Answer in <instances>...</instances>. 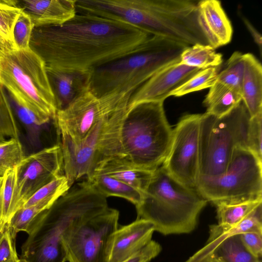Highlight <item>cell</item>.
Returning a JSON list of instances; mask_svg holds the SVG:
<instances>
[{
    "label": "cell",
    "instance_id": "obj_11",
    "mask_svg": "<svg viewBox=\"0 0 262 262\" xmlns=\"http://www.w3.org/2000/svg\"><path fill=\"white\" fill-rule=\"evenodd\" d=\"M133 93L115 91L98 96L88 84L68 106L56 112L54 119L58 135L74 143L80 142L101 119L129 104Z\"/></svg>",
    "mask_w": 262,
    "mask_h": 262
},
{
    "label": "cell",
    "instance_id": "obj_42",
    "mask_svg": "<svg viewBox=\"0 0 262 262\" xmlns=\"http://www.w3.org/2000/svg\"><path fill=\"white\" fill-rule=\"evenodd\" d=\"M3 185V177L0 178V219H2V189Z\"/></svg>",
    "mask_w": 262,
    "mask_h": 262
},
{
    "label": "cell",
    "instance_id": "obj_5",
    "mask_svg": "<svg viewBox=\"0 0 262 262\" xmlns=\"http://www.w3.org/2000/svg\"><path fill=\"white\" fill-rule=\"evenodd\" d=\"M172 136L164 101L138 104L128 110L122 122L119 158L136 168L154 171L162 165Z\"/></svg>",
    "mask_w": 262,
    "mask_h": 262
},
{
    "label": "cell",
    "instance_id": "obj_22",
    "mask_svg": "<svg viewBox=\"0 0 262 262\" xmlns=\"http://www.w3.org/2000/svg\"><path fill=\"white\" fill-rule=\"evenodd\" d=\"M47 73L57 111L68 106L88 85L89 74L57 71Z\"/></svg>",
    "mask_w": 262,
    "mask_h": 262
},
{
    "label": "cell",
    "instance_id": "obj_40",
    "mask_svg": "<svg viewBox=\"0 0 262 262\" xmlns=\"http://www.w3.org/2000/svg\"><path fill=\"white\" fill-rule=\"evenodd\" d=\"M161 250L160 245L151 240L142 249L122 262H149L156 257Z\"/></svg>",
    "mask_w": 262,
    "mask_h": 262
},
{
    "label": "cell",
    "instance_id": "obj_37",
    "mask_svg": "<svg viewBox=\"0 0 262 262\" xmlns=\"http://www.w3.org/2000/svg\"><path fill=\"white\" fill-rule=\"evenodd\" d=\"M16 233L5 223L0 231V262H18L15 247Z\"/></svg>",
    "mask_w": 262,
    "mask_h": 262
},
{
    "label": "cell",
    "instance_id": "obj_33",
    "mask_svg": "<svg viewBox=\"0 0 262 262\" xmlns=\"http://www.w3.org/2000/svg\"><path fill=\"white\" fill-rule=\"evenodd\" d=\"M218 73L217 68L200 70L186 82L172 92L169 96L180 97L210 88L216 82Z\"/></svg>",
    "mask_w": 262,
    "mask_h": 262
},
{
    "label": "cell",
    "instance_id": "obj_7",
    "mask_svg": "<svg viewBox=\"0 0 262 262\" xmlns=\"http://www.w3.org/2000/svg\"><path fill=\"white\" fill-rule=\"evenodd\" d=\"M0 83L9 94L37 115L54 119L57 110L45 63L30 48L3 53Z\"/></svg>",
    "mask_w": 262,
    "mask_h": 262
},
{
    "label": "cell",
    "instance_id": "obj_1",
    "mask_svg": "<svg viewBox=\"0 0 262 262\" xmlns=\"http://www.w3.org/2000/svg\"><path fill=\"white\" fill-rule=\"evenodd\" d=\"M151 36L121 20L77 12L61 25L34 28L29 47L47 71L90 74L138 51Z\"/></svg>",
    "mask_w": 262,
    "mask_h": 262
},
{
    "label": "cell",
    "instance_id": "obj_34",
    "mask_svg": "<svg viewBox=\"0 0 262 262\" xmlns=\"http://www.w3.org/2000/svg\"><path fill=\"white\" fill-rule=\"evenodd\" d=\"M25 157L18 139L10 138L0 142V178L4 177L7 171L17 167Z\"/></svg>",
    "mask_w": 262,
    "mask_h": 262
},
{
    "label": "cell",
    "instance_id": "obj_26",
    "mask_svg": "<svg viewBox=\"0 0 262 262\" xmlns=\"http://www.w3.org/2000/svg\"><path fill=\"white\" fill-rule=\"evenodd\" d=\"M180 63L200 70L217 68L223 62L222 55L209 45L195 44L187 47L182 53Z\"/></svg>",
    "mask_w": 262,
    "mask_h": 262
},
{
    "label": "cell",
    "instance_id": "obj_27",
    "mask_svg": "<svg viewBox=\"0 0 262 262\" xmlns=\"http://www.w3.org/2000/svg\"><path fill=\"white\" fill-rule=\"evenodd\" d=\"M54 203L45 201L27 207L20 208L8 222L10 227L16 234L19 231H25L30 234L43 212Z\"/></svg>",
    "mask_w": 262,
    "mask_h": 262
},
{
    "label": "cell",
    "instance_id": "obj_38",
    "mask_svg": "<svg viewBox=\"0 0 262 262\" xmlns=\"http://www.w3.org/2000/svg\"><path fill=\"white\" fill-rule=\"evenodd\" d=\"M247 147L262 161V112L250 117L247 131Z\"/></svg>",
    "mask_w": 262,
    "mask_h": 262
},
{
    "label": "cell",
    "instance_id": "obj_18",
    "mask_svg": "<svg viewBox=\"0 0 262 262\" xmlns=\"http://www.w3.org/2000/svg\"><path fill=\"white\" fill-rule=\"evenodd\" d=\"M76 0H21L19 5L34 28L58 26L76 14Z\"/></svg>",
    "mask_w": 262,
    "mask_h": 262
},
{
    "label": "cell",
    "instance_id": "obj_15",
    "mask_svg": "<svg viewBox=\"0 0 262 262\" xmlns=\"http://www.w3.org/2000/svg\"><path fill=\"white\" fill-rule=\"evenodd\" d=\"M200 70L180 61L165 67L132 93L128 109L142 102L164 101L172 92Z\"/></svg>",
    "mask_w": 262,
    "mask_h": 262
},
{
    "label": "cell",
    "instance_id": "obj_25",
    "mask_svg": "<svg viewBox=\"0 0 262 262\" xmlns=\"http://www.w3.org/2000/svg\"><path fill=\"white\" fill-rule=\"evenodd\" d=\"M210 255L218 262H261L260 258L255 257L247 250L242 242L240 234L223 240L214 247L208 256Z\"/></svg>",
    "mask_w": 262,
    "mask_h": 262
},
{
    "label": "cell",
    "instance_id": "obj_39",
    "mask_svg": "<svg viewBox=\"0 0 262 262\" xmlns=\"http://www.w3.org/2000/svg\"><path fill=\"white\" fill-rule=\"evenodd\" d=\"M243 244L253 256L261 258L262 256V233L250 231L240 234Z\"/></svg>",
    "mask_w": 262,
    "mask_h": 262
},
{
    "label": "cell",
    "instance_id": "obj_29",
    "mask_svg": "<svg viewBox=\"0 0 262 262\" xmlns=\"http://www.w3.org/2000/svg\"><path fill=\"white\" fill-rule=\"evenodd\" d=\"M22 11L17 0H0V40L10 50L15 49L13 29Z\"/></svg>",
    "mask_w": 262,
    "mask_h": 262
},
{
    "label": "cell",
    "instance_id": "obj_47",
    "mask_svg": "<svg viewBox=\"0 0 262 262\" xmlns=\"http://www.w3.org/2000/svg\"><path fill=\"white\" fill-rule=\"evenodd\" d=\"M18 262H27L25 260L20 258Z\"/></svg>",
    "mask_w": 262,
    "mask_h": 262
},
{
    "label": "cell",
    "instance_id": "obj_16",
    "mask_svg": "<svg viewBox=\"0 0 262 262\" xmlns=\"http://www.w3.org/2000/svg\"><path fill=\"white\" fill-rule=\"evenodd\" d=\"M155 227L149 221L137 219L115 232L108 262H122L144 247L151 241Z\"/></svg>",
    "mask_w": 262,
    "mask_h": 262
},
{
    "label": "cell",
    "instance_id": "obj_41",
    "mask_svg": "<svg viewBox=\"0 0 262 262\" xmlns=\"http://www.w3.org/2000/svg\"><path fill=\"white\" fill-rule=\"evenodd\" d=\"M242 18L244 25L252 37L254 42L257 46L261 56L262 52V37L261 34L257 31L246 17L244 16H242Z\"/></svg>",
    "mask_w": 262,
    "mask_h": 262
},
{
    "label": "cell",
    "instance_id": "obj_14",
    "mask_svg": "<svg viewBox=\"0 0 262 262\" xmlns=\"http://www.w3.org/2000/svg\"><path fill=\"white\" fill-rule=\"evenodd\" d=\"M16 171L22 207L38 189L56 178L64 175L60 146L57 144L25 157L16 168Z\"/></svg>",
    "mask_w": 262,
    "mask_h": 262
},
{
    "label": "cell",
    "instance_id": "obj_2",
    "mask_svg": "<svg viewBox=\"0 0 262 262\" xmlns=\"http://www.w3.org/2000/svg\"><path fill=\"white\" fill-rule=\"evenodd\" d=\"M108 208L87 180L77 183L42 214L21 247L27 262H66L63 239L74 228Z\"/></svg>",
    "mask_w": 262,
    "mask_h": 262
},
{
    "label": "cell",
    "instance_id": "obj_13",
    "mask_svg": "<svg viewBox=\"0 0 262 262\" xmlns=\"http://www.w3.org/2000/svg\"><path fill=\"white\" fill-rule=\"evenodd\" d=\"M201 114H187L180 119L172 129L170 148L161 165L173 179L193 189L199 177Z\"/></svg>",
    "mask_w": 262,
    "mask_h": 262
},
{
    "label": "cell",
    "instance_id": "obj_6",
    "mask_svg": "<svg viewBox=\"0 0 262 262\" xmlns=\"http://www.w3.org/2000/svg\"><path fill=\"white\" fill-rule=\"evenodd\" d=\"M188 47L152 35L138 51L92 71L88 78L89 88L98 96L115 91L134 92L162 68L179 62Z\"/></svg>",
    "mask_w": 262,
    "mask_h": 262
},
{
    "label": "cell",
    "instance_id": "obj_32",
    "mask_svg": "<svg viewBox=\"0 0 262 262\" xmlns=\"http://www.w3.org/2000/svg\"><path fill=\"white\" fill-rule=\"evenodd\" d=\"M71 187L64 175L59 176L35 192L25 202L21 208L31 206L41 202H55Z\"/></svg>",
    "mask_w": 262,
    "mask_h": 262
},
{
    "label": "cell",
    "instance_id": "obj_36",
    "mask_svg": "<svg viewBox=\"0 0 262 262\" xmlns=\"http://www.w3.org/2000/svg\"><path fill=\"white\" fill-rule=\"evenodd\" d=\"M34 28L29 16L22 11L13 29V42L16 50H25L30 48V41Z\"/></svg>",
    "mask_w": 262,
    "mask_h": 262
},
{
    "label": "cell",
    "instance_id": "obj_12",
    "mask_svg": "<svg viewBox=\"0 0 262 262\" xmlns=\"http://www.w3.org/2000/svg\"><path fill=\"white\" fill-rule=\"evenodd\" d=\"M119 212L108 208L72 230L63 238L68 262H108Z\"/></svg>",
    "mask_w": 262,
    "mask_h": 262
},
{
    "label": "cell",
    "instance_id": "obj_23",
    "mask_svg": "<svg viewBox=\"0 0 262 262\" xmlns=\"http://www.w3.org/2000/svg\"><path fill=\"white\" fill-rule=\"evenodd\" d=\"M242 101L241 93L216 81L209 88L203 103L207 108L206 113L221 117L232 111Z\"/></svg>",
    "mask_w": 262,
    "mask_h": 262
},
{
    "label": "cell",
    "instance_id": "obj_43",
    "mask_svg": "<svg viewBox=\"0 0 262 262\" xmlns=\"http://www.w3.org/2000/svg\"><path fill=\"white\" fill-rule=\"evenodd\" d=\"M7 50H10L7 46H6L0 40V58L2 55L3 54V53Z\"/></svg>",
    "mask_w": 262,
    "mask_h": 262
},
{
    "label": "cell",
    "instance_id": "obj_21",
    "mask_svg": "<svg viewBox=\"0 0 262 262\" xmlns=\"http://www.w3.org/2000/svg\"><path fill=\"white\" fill-rule=\"evenodd\" d=\"M244 59L242 98L250 116L252 117L262 112V67L251 53L244 54Z\"/></svg>",
    "mask_w": 262,
    "mask_h": 262
},
{
    "label": "cell",
    "instance_id": "obj_8",
    "mask_svg": "<svg viewBox=\"0 0 262 262\" xmlns=\"http://www.w3.org/2000/svg\"><path fill=\"white\" fill-rule=\"evenodd\" d=\"M250 115L242 101L228 114L216 117L201 114L198 181L222 175L235 149L247 147Z\"/></svg>",
    "mask_w": 262,
    "mask_h": 262
},
{
    "label": "cell",
    "instance_id": "obj_45",
    "mask_svg": "<svg viewBox=\"0 0 262 262\" xmlns=\"http://www.w3.org/2000/svg\"><path fill=\"white\" fill-rule=\"evenodd\" d=\"M5 223V222L2 219H0V231L3 226H4Z\"/></svg>",
    "mask_w": 262,
    "mask_h": 262
},
{
    "label": "cell",
    "instance_id": "obj_9",
    "mask_svg": "<svg viewBox=\"0 0 262 262\" xmlns=\"http://www.w3.org/2000/svg\"><path fill=\"white\" fill-rule=\"evenodd\" d=\"M128 109V104H125L103 118L78 143L58 135L64 176L71 186L83 177L92 174L101 161L118 155L120 127Z\"/></svg>",
    "mask_w": 262,
    "mask_h": 262
},
{
    "label": "cell",
    "instance_id": "obj_46",
    "mask_svg": "<svg viewBox=\"0 0 262 262\" xmlns=\"http://www.w3.org/2000/svg\"><path fill=\"white\" fill-rule=\"evenodd\" d=\"M4 89H5L4 88L0 83V92L3 91Z\"/></svg>",
    "mask_w": 262,
    "mask_h": 262
},
{
    "label": "cell",
    "instance_id": "obj_24",
    "mask_svg": "<svg viewBox=\"0 0 262 262\" xmlns=\"http://www.w3.org/2000/svg\"><path fill=\"white\" fill-rule=\"evenodd\" d=\"M86 180L106 198L117 196L123 198L135 207L142 202L144 194L138 190L113 178L103 174L92 173Z\"/></svg>",
    "mask_w": 262,
    "mask_h": 262
},
{
    "label": "cell",
    "instance_id": "obj_44",
    "mask_svg": "<svg viewBox=\"0 0 262 262\" xmlns=\"http://www.w3.org/2000/svg\"><path fill=\"white\" fill-rule=\"evenodd\" d=\"M201 262H218L212 256L210 255Z\"/></svg>",
    "mask_w": 262,
    "mask_h": 262
},
{
    "label": "cell",
    "instance_id": "obj_30",
    "mask_svg": "<svg viewBox=\"0 0 262 262\" xmlns=\"http://www.w3.org/2000/svg\"><path fill=\"white\" fill-rule=\"evenodd\" d=\"M244 68V54L235 51L226 61L223 69L218 73L216 81L238 92L242 95Z\"/></svg>",
    "mask_w": 262,
    "mask_h": 262
},
{
    "label": "cell",
    "instance_id": "obj_10",
    "mask_svg": "<svg viewBox=\"0 0 262 262\" xmlns=\"http://www.w3.org/2000/svg\"><path fill=\"white\" fill-rule=\"evenodd\" d=\"M196 189L215 206L262 201V161L247 148L237 147L226 171L198 181Z\"/></svg>",
    "mask_w": 262,
    "mask_h": 262
},
{
    "label": "cell",
    "instance_id": "obj_19",
    "mask_svg": "<svg viewBox=\"0 0 262 262\" xmlns=\"http://www.w3.org/2000/svg\"><path fill=\"white\" fill-rule=\"evenodd\" d=\"M209 228V238L205 246L186 262H201L209 255L215 246L228 237L250 231L262 233V203L232 227L224 228L217 224L211 225Z\"/></svg>",
    "mask_w": 262,
    "mask_h": 262
},
{
    "label": "cell",
    "instance_id": "obj_31",
    "mask_svg": "<svg viewBox=\"0 0 262 262\" xmlns=\"http://www.w3.org/2000/svg\"><path fill=\"white\" fill-rule=\"evenodd\" d=\"M261 203L262 201H259L218 205L216 206L218 225L224 228L232 227L239 223Z\"/></svg>",
    "mask_w": 262,
    "mask_h": 262
},
{
    "label": "cell",
    "instance_id": "obj_28",
    "mask_svg": "<svg viewBox=\"0 0 262 262\" xmlns=\"http://www.w3.org/2000/svg\"><path fill=\"white\" fill-rule=\"evenodd\" d=\"M16 168L7 171L3 177L2 219L5 223L8 222L14 214L21 207L17 185Z\"/></svg>",
    "mask_w": 262,
    "mask_h": 262
},
{
    "label": "cell",
    "instance_id": "obj_35",
    "mask_svg": "<svg viewBox=\"0 0 262 262\" xmlns=\"http://www.w3.org/2000/svg\"><path fill=\"white\" fill-rule=\"evenodd\" d=\"M19 131L6 90L0 92V142L6 137L18 139Z\"/></svg>",
    "mask_w": 262,
    "mask_h": 262
},
{
    "label": "cell",
    "instance_id": "obj_4",
    "mask_svg": "<svg viewBox=\"0 0 262 262\" xmlns=\"http://www.w3.org/2000/svg\"><path fill=\"white\" fill-rule=\"evenodd\" d=\"M207 203L196 189L183 185L161 166L136 206L137 219L150 222L155 231L165 235L189 233L195 228Z\"/></svg>",
    "mask_w": 262,
    "mask_h": 262
},
{
    "label": "cell",
    "instance_id": "obj_20",
    "mask_svg": "<svg viewBox=\"0 0 262 262\" xmlns=\"http://www.w3.org/2000/svg\"><path fill=\"white\" fill-rule=\"evenodd\" d=\"M153 173L154 171L136 168L116 157L100 161L92 173L105 174L128 185L144 194Z\"/></svg>",
    "mask_w": 262,
    "mask_h": 262
},
{
    "label": "cell",
    "instance_id": "obj_3",
    "mask_svg": "<svg viewBox=\"0 0 262 262\" xmlns=\"http://www.w3.org/2000/svg\"><path fill=\"white\" fill-rule=\"evenodd\" d=\"M198 1L192 0H111L106 10L149 34L187 46L208 45L199 24Z\"/></svg>",
    "mask_w": 262,
    "mask_h": 262
},
{
    "label": "cell",
    "instance_id": "obj_17",
    "mask_svg": "<svg viewBox=\"0 0 262 262\" xmlns=\"http://www.w3.org/2000/svg\"><path fill=\"white\" fill-rule=\"evenodd\" d=\"M198 19L208 45L214 49L231 40L232 27L220 1H198Z\"/></svg>",
    "mask_w": 262,
    "mask_h": 262
}]
</instances>
